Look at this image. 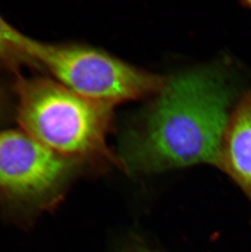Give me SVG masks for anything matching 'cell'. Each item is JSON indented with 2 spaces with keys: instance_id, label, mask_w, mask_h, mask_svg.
<instances>
[{
  "instance_id": "obj_4",
  "label": "cell",
  "mask_w": 251,
  "mask_h": 252,
  "mask_svg": "<svg viewBox=\"0 0 251 252\" xmlns=\"http://www.w3.org/2000/svg\"><path fill=\"white\" fill-rule=\"evenodd\" d=\"M76 162L60 156L26 131H0V193L20 199L51 195Z\"/></svg>"
},
{
  "instance_id": "obj_1",
  "label": "cell",
  "mask_w": 251,
  "mask_h": 252,
  "mask_svg": "<svg viewBox=\"0 0 251 252\" xmlns=\"http://www.w3.org/2000/svg\"><path fill=\"white\" fill-rule=\"evenodd\" d=\"M232 92L223 74L201 69L166 82L140 124L126 133L130 168L159 171L220 163Z\"/></svg>"
},
{
  "instance_id": "obj_7",
  "label": "cell",
  "mask_w": 251,
  "mask_h": 252,
  "mask_svg": "<svg viewBox=\"0 0 251 252\" xmlns=\"http://www.w3.org/2000/svg\"><path fill=\"white\" fill-rule=\"evenodd\" d=\"M243 5H245L246 7L251 8V1H246V2H243Z\"/></svg>"
},
{
  "instance_id": "obj_3",
  "label": "cell",
  "mask_w": 251,
  "mask_h": 252,
  "mask_svg": "<svg viewBox=\"0 0 251 252\" xmlns=\"http://www.w3.org/2000/svg\"><path fill=\"white\" fill-rule=\"evenodd\" d=\"M33 64L55 80L95 102L116 103L145 97L161 90L166 81L95 48L34 41Z\"/></svg>"
},
{
  "instance_id": "obj_8",
  "label": "cell",
  "mask_w": 251,
  "mask_h": 252,
  "mask_svg": "<svg viewBox=\"0 0 251 252\" xmlns=\"http://www.w3.org/2000/svg\"><path fill=\"white\" fill-rule=\"evenodd\" d=\"M134 252H152L150 251L145 250V249H140V250L135 251Z\"/></svg>"
},
{
  "instance_id": "obj_6",
  "label": "cell",
  "mask_w": 251,
  "mask_h": 252,
  "mask_svg": "<svg viewBox=\"0 0 251 252\" xmlns=\"http://www.w3.org/2000/svg\"><path fill=\"white\" fill-rule=\"evenodd\" d=\"M33 43L0 15V68L16 71L23 64L33 65Z\"/></svg>"
},
{
  "instance_id": "obj_2",
  "label": "cell",
  "mask_w": 251,
  "mask_h": 252,
  "mask_svg": "<svg viewBox=\"0 0 251 252\" xmlns=\"http://www.w3.org/2000/svg\"><path fill=\"white\" fill-rule=\"evenodd\" d=\"M21 129L62 157L78 162L107 155L112 106L78 95L55 79L17 77Z\"/></svg>"
},
{
  "instance_id": "obj_5",
  "label": "cell",
  "mask_w": 251,
  "mask_h": 252,
  "mask_svg": "<svg viewBox=\"0 0 251 252\" xmlns=\"http://www.w3.org/2000/svg\"><path fill=\"white\" fill-rule=\"evenodd\" d=\"M220 167L232 177L251 202V90L230 117Z\"/></svg>"
}]
</instances>
